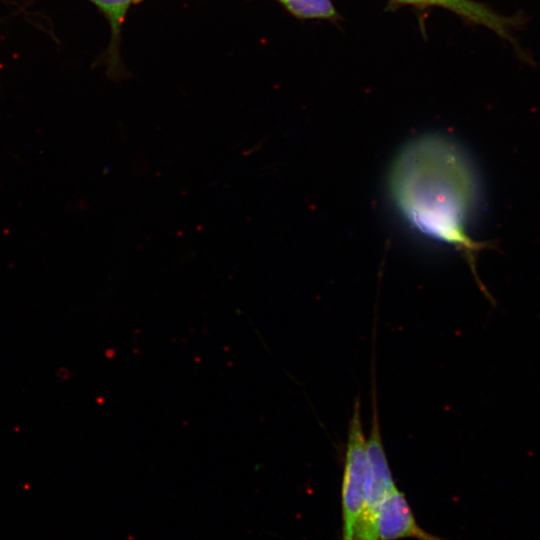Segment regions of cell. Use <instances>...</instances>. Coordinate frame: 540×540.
Returning a JSON list of instances; mask_svg holds the SVG:
<instances>
[{"label":"cell","mask_w":540,"mask_h":540,"mask_svg":"<svg viewBox=\"0 0 540 540\" xmlns=\"http://www.w3.org/2000/svg\"><path fill=\"white\" fill-rule=\"evenodd\" d=\"M388 192L411 228L464 255L478 286L490 298L475 268L482 243L467 230L478 201V183L460 146L439 133L412 138L392 162Z\"/></svg>","instance_id":"1"},{"label":"cell","mask_w":540,"mask_h":540,"mask_svg":"<svg viewBox=\"0 0 540 540\" xmlns=\"http://www.w3.org/2000/svg\"><path fill=\"white\" fill-rule=\"evenodd\" d=\"M289 12L300 18L328 19L336 15L330 0H277Z\"/></svg>","instance_id":"6"},{"label":"cell","mask_w":540,"mask_h":540,"mask_svg":"<svg viewBox=\"0 0 540 540\" xmlns=\"http://www.w3.org/2000/svg\"><path fill=\"white\" fill-rule=\"evenodd\" d=\"M94 3L105 15L111 27V55L117 56V49L121 28L125 20L126 14L137 0H89Z\"/></svg>","instance_id":"5"},{"label":"cell","mask_w":540,"mask_h":540,"mask_svg":"<svg viewBox=\"0 0 540 540\" xmlns=\"http://www.w3.org/2000/svg\"><path fill=\"white\" fill-rule=\"evenodd\" d=\"M415 5H432L448 9L472 22L484 25L505 36L510 22L474 0H394Z\"/></svg>","instance_id":"4"},{"label":"cell","mask_w":540,"mask_h":540,"mask_svg":"<svg viewBox=\"0 0 540 540\" xmlns=\"http://www.w3.org/2000/svg\"><path fill=\"white\" fill-rule=\"evenodd\" d=\"M366 478V438L361 417V403L356 399L348 428L342 481L343 540H353L355 527L365 503Z\"/></svg>","instance_id":"2"},{"label":"cell","mask_w":540,"mask_h":540,"mask_svg":"<svg viewBox=\"0 0 540 540\" xmlns=\"http://www.w3.org/2000/svg\"><path fill=\"white\" fill-rule=\"evenodd\" d=\"M378 539L444 540L427 533L416 522L404 494L396 489L382 503L377 519Z\"/></svg>","instance_id":"3"}]
</instances>
